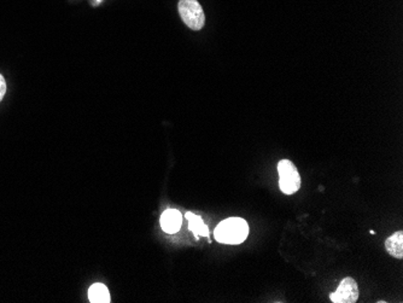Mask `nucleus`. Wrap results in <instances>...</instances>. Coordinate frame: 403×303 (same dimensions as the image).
Here are the masks:
<instances>
[{
  "label": "nucleus",
  "instance_id": "nucleus-1",
  "mask_svg": "<svg viewBox=\"0 0 403 303\" xmlns=\"http://www.w3.org/2000/svg\"><path fill=\"white\" fill-rule=\"evenodd\" d=\"M249 225L242 218H229L218 223L214 231V237L223 244H241L247 239Z\"/></svg>",
  "mask_w": 403,
  "mask_h": 303
},
{
  "label": "nucleus",
  "instance_id": "nucleus-2",
  "mask_svg": "<svg viewBox=\"0 0 403 303\" xmlns=\"http://www.w3.org/2000/svg\"><path fill=\"white\" fill-rule=\"evenodd\" d=\"M178 10L184 24L192 30H200L205 24V15L197 0H180Z\"/></svg>",
  "mask_w": 403,
  "mask_h": 303
},
{
  "label": "nucleus",
  "instance_id": "nucleus-3",
  "mask_svg": "<svg viewBox=\"0 0 403 303\" xmlns=\"http://www.w3.org/2000/svg\"><path fill=\"white\" fill-rule=\"evenodd\" d=\"M279 187L285 194H294L301 187V176L297 168L290 160H281L278 163Z\"/></svg>",
  "mask_w": 403,
  "mask_h": 303
},
{
  "label": "nucleus",
  "instance_id": "nucleus-4",
  "mask_svg": "<svg viewBox=\"0 0 403 303\" xmlns=\"http://www.w3.org/2000/svg\"><path fill=\"white\" fill-rule=\"evenodd\" d=\"M359 295L357 283L350 277H346L341 280L338 289L330 295V299L335 303H355Z\"/></svg>",
  "mask_w": 403,
  "mask_h": 303
},
{
  "label": "nucleus",
  "instance_id": "nucleus-5",
  "mask_svg": "<svg viewBox=\"0 0 403 303\" xmlns=\"http://www.w3.org/2000/svg\"><path fill=\"white\" fill-rule=\"evenodd\" d=\"M182 223V215L176 209H167L161 215V228L163 231L169 235L178 232Z\"/></svg>",
  "mask_w": 403,
  "mask_h": 303
},
{
  "label": "nucleus",
  "instance_id": "nucleus-6",
  "mask_svg": "<svg viewBox=\"0 0 403 303\" xmlns=\"http://www.w3.org/2000/svg\"><path fill=\"white\" fill-rule=\"evenodd\" d=\"M385 249L389 252L390 255L401 260L403 257V232H395L393 236H390L385 241Z\"/></svg>",
  "mask_w": 403,
  "mask_h": 303
},
{
  "label": "nucleus",
  "instance_id": "nucleus-7",
  "mask_svg": "<svg viewBox=\"0 0 403 303\" xmlns=\"http://www.w3.org/2000/svg\"><path fill=\"white\" fill-rule=\"evenodd\" d=\"M185 218L189 221V228H190L191 232L195 233L196 238H198L200 236L209 237V228L204 223L203 219L196 214L191 213V212L185 214Z\"/></svg>",
  "mask_w": 403,
  "mask_h": 303
},
{
  "label": "nucleus",
  "instance_id": "nucleus-8",
  "mask_svg": "<svg viewBox=\"0 0 403 303\" xmlns=\"http://www.w3.org/2000/svg\"><path fill=\"white\" fill-rule=\"evenodd\" d=\"M88 300L92 303H109V290L104 284L95 283L88 289Z\"/></svg>",
  "mask_w": 403,
  "mask_h": 303
},
{
  "label": "nucleus",
  "instance_id": "nucleus-9",
  "mask_svg": "<svg viewBox=\"0 0 403 303\" xmlns=\"http://www.w3.org/2000/svg\"><path fill=\"white\" fill-rule=\"evenodd\" d=\"M6 93V82H5L4 76L0 74V102L4 98Z\"/></svg>",
  "mask_w": 403,
  "mask_h": 303
}]
</instances>
